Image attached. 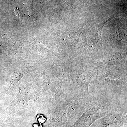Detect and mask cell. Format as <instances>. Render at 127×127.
<instances>
[{"label": "cell", "mask_w": 127, "mask_h": 127, "mask_svg": "<svg viewBox=\"0 0 127 127\" xmlns=\"http://www.w3.org/2000/svg\"><path fill=\"white\" fill-rule=\"evenodd\" d=\"M107 103H95L87 108L80 118L70 127H91L96 120L106 116L112 109L108 107Z\"/></svg>", "instance_id": "obj_1"}, {"label": "cell", "mask_w": 127, "mask_h": 127, "mask_svg": "<svg viewBox=\"0 0 127 127\" xmlns=\"http://www.w3.org/2000/svg\"><path fill=\"white\" fill-rule=\"evenodd\" d=\"M92 127H127V112L113 109L106 116L96 120Z\"/></svg>", "instance_id": "obj_2"}]
</instances>
